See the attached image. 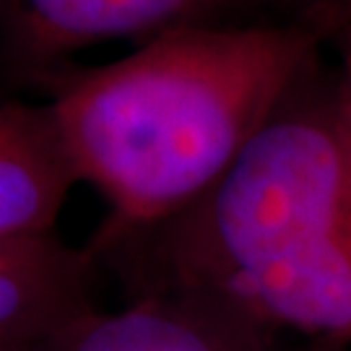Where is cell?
Listing matches in <instances>:
<instances>
[{"mask_svg": "<svg viewBox=\"0 0 351 351\" xmlns=\"http://www.w3.org/2000/svg\"><path fill=\"white\" fill-rule=\"evenodd\" d=\"M304 26H182L99 68L52 71L50 112L78 182L110 203L91 247L211 190L310 71Z\"/></svg>", "mask_w": 351, "mask_h": 351, "instance_id": "1", "label": "cell"}, {"mask_svg": "<svg viewBox=\"0 0 351 351\" xmlns=\"http://www.w3.org/2000/svg\"><path fill=\"white\" fill-rule=\"evenodd\" d=\"M224 302L268 330L351 343V136L317 130L242 169L156 252L149 291Z\"/></svg>", "mask_w": 351, "mask_h": 351, "instance_id": "2", "label": "cell"}, {"mask_svg": "<svg viewBox=\"0 0 351 351\" xmlns=\"http://www.w3.org/2000/svg\"><path fill=\"white\" fill-rule=\"evenodd\" d=\"M232 0H0V42L11 60L42 75L73 50L114 39L159 37L211 24Z\"/></svg>", "mask_w": 351, "mask_h": 351, "instance_id": "3", "label": "cell"}, {"mask_svg": "<svg viewBox=\"0 0 351 351\" xmlns=\"http://www.w3.org/2000/svg\"><path fill=\"white\" fill-rule=\"evenodd\" d=\"M39 351H278L276 333L224 302L182 289L75 317Z\"/></svg>", "mask_w": 351, "mask_h": 351, "instance_id": "4", "label": "cell"}, {"mask_svg": "<svg viewBox=\"0 0 351 351\" xmlns=\"http://www.w3.org/2000/svg\"><path fill=\"white\" fill-rule=\"evenodd\" d=\"M75 182L50 107L0 101V232L52 234Z\"/></svg>", "mask_w": 351, "mask_h": 351, "instance_id": "5", "label": "cell"}, {"mask_svg": "<svg viewBox=\"0 0 351 351\" xmlns=\"http://www.w3.org/2000/svg\"><path fill=\"white\" fill-rule=\"evenodd\" d=\"M68 250V245L52 234H5L0 232V276L37 268L60 258Z\"/></svg>", "mask_w": 351, "mask_h": 351, "instance_id": "6", "label": "cell"}, {"mask_svg": "<svg viewBox=\"0 0 351 351\" xmlns=\"http://www.w3.org/2000/svg\"><path fill=\"white\" fill-rule=\"evenodd\" d=\"M297 16V26L310 32H349L351 29V0H271Z\"/></svg>", "mask_w": 351, "mask_h": 351, "instance_id": "7", "label": "cell"}, {"mask_svg": "<svg viewBox=\"0 0 351 351\" xmlns=\"http://www.w3.org/2000/svg\"><path fill=\"white\" fill-rule=\"evenodd\" d=\"M336 97H339L341 112L351 128V29L343 32V45H341V73L336 78Z\"/></svg>", "mask_w": 351, "mask_h": 351, "instance_id": "8", "label": "cell"}]
</instances>
